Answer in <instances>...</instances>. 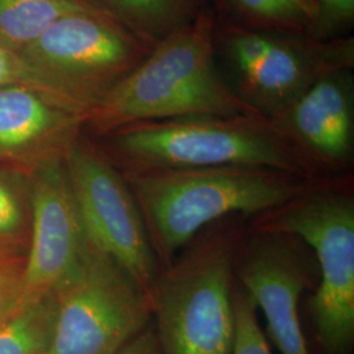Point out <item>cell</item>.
Returning a JSON list of instances; mask_svg holds the SVG:
<instances>
[{
	"mask_svg": "<svg viewBox=\"0 0 354 354\" xmlns=\"http://www.w3.org/2000/svg\"><path fill=\"white\" fill-rule=\"evenodd\" d=\"M29 176L0 167V245H29Z\"/></svg>",
	"mask_w": 354,
	"mask_h": 354,
	"instance_id": "obj_18",
	"label": "cell"
},
{
	"mask_svg": "<svg viewBox=\"0 0 354 354\" xmlns=\"http://www.w3.org/2000/svg\"><path fill=\"white\" fill-rule=\"evenodd\" d=\"M231 58L230 87L256 113L273 118L322 77L354 70V37L322 41L307 32L241 30Z\"/></svg>",
	"mask_w": 354,
	"mask_h": 354,
	"instance_id": "obj_8",
	"label": "cell"
},
{
	"mask_svg": "<svg viewBox=\"0 0 354 354\" xmlns=\"http://www.w3.org/2000/svg\"><path fill=\"white\" fill-rule=\"evenodd\" d=\"M99 140L96 147L121 172L253 165L313 178L272 121L260 114L145 121Z\"/></svg>",
	"mask_w": 354,
	"mask_h": 354,
	"instance_id": "obj_4",
	"label": "cell"
},
{
	"mask_svg": "<svg viewBox=\"0 0 354 354\" xmlns=\"http://www.w3.org/2000/svg\"><path fill=\"white\" fill-rule=\"evenodd\" d=\"M95 10V0H0V45L21 51L62 17Z\"/></svg>",
	"mask_w": 354,
	"mask_h": 354,
	"instance_id": "obj_15",
	"label": "cell"
},
{
	"mask_svg": "<svg viewBox=\"0 0 354 354\" xmlns=\"http://www.w3.org/2000/svg\"><path fill=\"white\" fill-rule=\"evenodd\" d=\"M64 167L87 239L124 266L150 295L159 264L122 172L84 131L67 152Z\"/></svg>",
	"mask_w": 354,
	"mask_h": 354,
	"instance_id": "obj_9",
	"label": "cell"
},
{
	"mask_svg": "<svg viewBox=\"0 0 354 354\" xmlns=\"http://www.w3.org/2000/svg\"><path fill=\"white\" fill-rule=\"evenodd\" d=\"M28 247L0 245V324L23 302V281Z\"/></svg>",
	"mask_w": 354,
	"mask_h": 354,
	"instance_id": "obj_20",
	"label": "cell"
},
{
	"mask_svg": "<svg viewBox=\"0 0 354 354\" xmlns=\"http://www.w3.org/2000/svg\"><path fill=\"white\" fill-rule=\"evenodd\" d=\"M7 86L32 87L59 102L48 76L29 64L19 51L0 45V88Z\"/></svg>",
	"mask_w": 354,
	"mask_h": 354,
	"instance_id": "obj_22",
	"label": "cell"
},
{
	"mask_svg": "<svg viewBox=\"0 0 354 354\" xmlns=\"http://www.w3.org/2000/svg\"><path fill=\"white\" fill-rule=\"evenodd\" d=\"M247 216L203 228L159 269L150 299L163 354H231L235 337V257Z\"/></svg>",
	"mask_w": 354,
	"mask_h": 354,
	"instance_id": "obj_3",
	"label": "cell"
},
{
	"mask_svg": "<svg viewBox=\"0 0 354 354\" xmlns=\"http://www.w3.org/2000/svg\"><path fill=\"white\" fill-rule=\"evenodd\" d=\"M53 292L49 354H115L152 322L150 295L88 239L75 268Z\"/></svg>",
	"mask_w": 354,
	"mask_h": 354,
	"instance_id": "obj_7",
	"label": "cell"
},
{
	"mask_svg": "<svg viewBox=\"0 0 354 354\" xmlns=\"http://www.w3.org/2000/svg\"><path fill=\"white\" fill-rule=\"evenodd\" d=\"M235 279L264 314L279 353L310 354L299 301L319 281L311 248L297 235L247 228L236 251Z\"/></svg>",
	"mask_w": 354,
	"mask_h": 354,
	"instance_id": "obj_10",
	"label": "cell"
},
{
	"mask_svg": "<svg viewBox=\"0 0 354 354\" xmlns=\"http://www.w3.org/2000/svg\"><path fill=\"white\" fill-rule=\"evenodd\" d=\"M257 114L230 87L216 61L214 15L209 6L190 26L165 38L105 95L84 130L97 137L117 129L192 115Z\"/></svg>",
	"mask_w": 354,
	"mask_h": 354,
	"instance_id": "obj_2",
	"label": "cell"
},
{
	"mask_svg": "<svg viewBox=\"0 0 354 354\" xmlns=\"http://www.w3.org/2000/svg\"><path fill=\"white\" fill-rule=\"evenodd\" d=\"M257 313L250 294L236 282L234 290L235 337L231 354H272Z\"/></svg>",
	"mask_w": 354,
	"mask_h": 354,
	"instance_id": "obj_19",
	"label": "cell"
},
{
	"mask_svg": "<svg viewBox=\"0 0 354 354\" xmlns=\"http://www.w3.org/2000/svg\"><path fill=\"white\" fill-rule=\"evenodd\" d=\"M54 317L53 291L24 302L0 324V354H49Z\"/></svg>",
	"mask_w": 354,
	"mask_h": 354,
	"instance_id": "obj_17",
	"label": "cell"
},
{
	"mask_svg": "<svg viewBox=\"0 0 354 354\" xmlns=\"http://www.w3.org/2000/svg\"><path fill=\"white\" fill-rule=\"evenodd\" d=\"M115 354H163L152 322Z\"/></svg>",
	"mask_w": 354,
	"mask_h": 354,
	"instance_id": "obj_23",
	"label": "cell"
},
{
	"mask_svg": "<svg viewBox=\"0 0 354 354\" xmlns=\"http://www.w3.org/2000/svg\"><path fill=\"white\" fill-rule=\"evenodd\" d=\"M83 131L84 120L46 93L26 86L0 88V167L29 176L64 160Z\"/></svg>",
	"mask_w": 354,
	"mask_h": 354,
	"instance_id": "obj_13",
	"label": "cell"
},
{
	"mask_svg": "<svg viewBox=\"0 0 354 354\" xmlns=\"http://www.w3.org/2000/svg\"><path fill=\"white\" fill-rule=\"evenodd\" d=\"M151 50L108 11L95 10L62 17L19 53L49 77L64 108L86 122Z\"/></svg>",
	"mask_w": 354,
	"mask_h": 354,
	"instance_id": "obj_6",
	"label": "cell"
},
{
	"mask_svg": "<svg viewBox=\"0 0 354 354\" xmlns=\"http://www.w3.org/2000/svg\"><path fill=\"white\" fill-rule=\"evenodd\" d=\"M354 28V0H317L308 35L329 41L351 36Z\"/></svg>",
	"mask_w": 354,
	"mask_h": 354,
	"instance_id": "obj_21",
	"label": "cell"
},
{
	"mask_svg": "<svg viewBox=\"0 0 354 354\" xmlns=\"http://www.w3.org/2000/svg\"><path fill=\"white\" fill-rule=\"evenodd\" d=\"M247 228L297 235L317 259L310 298L313 332L322 354H351L354 345L353 175L315 178L279 207L247 219Z\"/></svg>",
	"mask_w": 354,
	"mask_h": 354,
	"instance_id": "obj_5",
	"label": "cell"
},
{
	"mask_svg": "<svg viewBox=\"0 0 354 354\" xmlns=\"http://www.w3.org/2000/svg\"><path fill=\"white\" fill-rule=\"evenodd\" d=\"M140 207L159 269L203 228L289 203L315 178L253 165L122 172Z\"/></svg>",
	"mask_w": 354,
	"mask_h": 354,
	"instance_id": "obj_1",
	"label": "cell"
},
{
	"mask_svg": "<svg viewBox=\"0 0 354 354\" xmlns=\"http://www.w3.org/2000/svg\"><path fill=\"white\" fill-rule=\"evenodd\" d=\"M95 1L151 49L196 21L207 7L206 0Z\"/></svg>",
	"mask_w": 354,
	"mask_h": 354,
	"instance_id": "obj_14",
	"label": "cell"
},
{
	"mask_svg": "<svg viewBox=\"0 0 354 354\" xmlns=\"http://www.w3.org/2000/svg\"><path fill=\"white\" fill-rule=\"evenodd\" d=\"M289 1L294 6H297L299 10H302L304 13H307L313 21L317 11V0H289Z\"/></svg>",
	"mask_w": 354,
	"mask_h": 354,
	"instance_id": "obj_24",
	"label": "cell"
},
{
	"mask_svg": "<svg viewBox=\"0 0 354 354\" xmlns=\"http://www.w3.org/2000/svg\"><path fill=\"white\" fill-rule=\"evenodd\" d=\"M215 24L252 30L307 32L311 17L289 0H206Z\"/></svg>",
	"mask_w": 354,
	"mask_h": 354,
	"instance_id": "obj_16",
	"label": "cell"
},
{
	"mask_svg": "<svg viewBox=\"0 0 354 354\" xmlns=\"http://www.w3.org/2000/svg\"><path fill=\"white\" fill-rule=\"evenodd\" d=\"M30 235L23 302L55 290L75 268L87 236L77 213L64 160L29 175Z\"/></svg>",
	"mask_w": 354,
	"mask_h": 354,
	"instance_id": "obj_12",
	"label": "cell"
},
{
	"mask_svg": "<svg viewBox=\"0 0 354 354\" xmlns=\"http://www.w3.org/2000/svg\"><path fill=\"white\" fill-rule=\"evenodd\" d=\"M313 178L351 175L354 163V70L322 77L269 118Z\"/></svg>",
	"mask_w": 354,
	"mask_h": 354,
	"instance_id": "obj_11",
	"label": "cell"
}]
</instances>
